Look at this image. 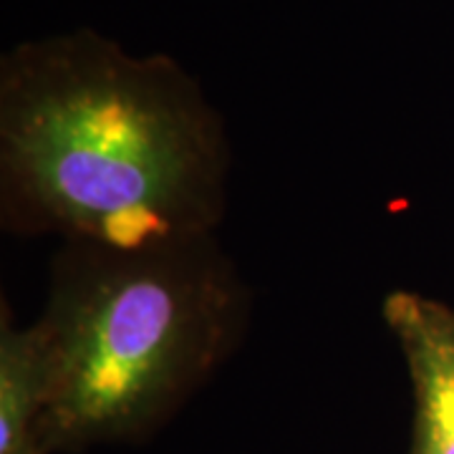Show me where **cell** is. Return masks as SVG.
Returning <instances> with one entry per match:
<instances>
[{
	"mask_svg": "<svg viewBox=\"0 0 454 454\" xmlns=\"http://www.w3.org/2000/svg\"><path fill=\"white\" fill-rule=\"evenodd\" d=\"M23 454H49L43 447H33V450H28V452H23Z\"/></svg>",
	"mask_w": 454,
	"mask_h": 454,
	"instance_id": "5",
	"label": "cell"
},
{
	"mask_svg": "<svg viewBox=\"0 0 454 454\" xmlns=\"http://www.w3.org/2000/svg\"><path fill=\"white\" fill-rule=\"evenodd\" d=\"M245 293L212 235L142 247L66 240L35 321L49 351L46 450L160 422L238 340Z\"/></svg>",
	"mask_w": 454,
	"mask_h": 454,
	"instance_id": "2",
	"label": "cell"
},
{
	"mask_svg": "<svg viewBox=\"0 0 454 454\" xmlns=\"http://www.w3.org/2000/svg\"><path fill=\"white\" fill-rule=\"evenodd\" d=\"M49 351L41 328L0 324V454L43 447V411L49 402ZM49 452V450H46Z\"/></svg>",
	"mask_w": 454,
	"mask_h": 454,
	"instance_id": "4",
	"label": "cell"
},
{
	"mask_svg": "<svg viewBox=\"0 0 454 454\" xmlns=\"http://www.w3.org/2000/svg\"><path fill=\"white\" fill-rule=\"evenodd\" d=\"M414 389L411 454H454V309L422 293L384 301Z\"/></svg>",
	"mask_w": 454,
	"mask_h": 454,
	"instance_id": "3",
	"label": "cell"
},
{
	"mask_svg": "<svg viewBox=\"0 0 454 454\" xmlns=\"http://www.w3.org/2000/svg\"><path fill=\"white\" fill-rule=\"evenodd\" d=\"M217 114L167 56L94 33L16 49L0 76L3 220L142 247L212 235L225 205Z\"/></svg>",
	"mask_w": 454,
	"mask_h": 454,
	"instance_id": "1",
	"label": "cell"
}]
</instances>
